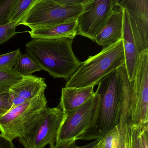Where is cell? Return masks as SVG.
Masks as SVG:
<instances>
[{"label":"cell","mask_w":148,"mask_h":148,"mask_svg":"<svg viewBox=\"0 0 148 148\" xmlns=\"http://www.w3.org/2000/svg\"><path fill=\"white\" fill-rule=\"evenodd\" d=\"M73 40L33 38L25 45V51L51 76L67 80L81 64L72 49Z\"/></svg>","instance_id":"6da1fadb"},{"label":"cell","mask_w":148,"mask_h":148,"mask_svg":"<svg viewBox=\"0 0 148 148\" xmlns=\"http://www.w3.org/2000/svg\"><path fill=\"white\" fill-rule=\"evenodd\" d=\"M97 84L96 92L100 95V101L96 117L77 140L101 139L119 124L121 86L117 69L100 80Z\"/></svg>","instance_id":"7a4b0ae2"},{"label":"cell","mask_w":148,"mask_h":148,"mask_svg":"<svg viewBox=\"0 0 148 148\" xmlns=\"http://www.w3.org/2000/svg\"><path fill=\"white\" fill-rule=\"evenodd\" d=\"M125 64L122 40L105 47L99 53L81 62L67 80L65 87L83 88L97 84L103 77Z\"/></svg>","instance_id":"3957f363"},{"label":"cell","mask_w":148,"mask_h":148,"mask_svg":"<svg viewBox=\"0 0 148 148\" xmlns=\"http://www.w3.org/2000/svg\"><path fill=\"white\" fill-rule=\"evenodd\" d=\"M48 108L44 93L11 108L0 116V131L13 141L23 137L47 114Z\"/></svg>","instance_id":"277c9868"},{"label":"cell","mask_w":148,"mask_h":148,"mask_svg":"<svg viewBox=\"0 0 148 148\" xmlns=\"http://www.w3.org/2000/svg\"><path fill=\"white\" fill-rule=\"evenodd\" d=\"M86 5L64 6L54 0H36L18 25L31 29L62 23L78 17Z\"/></svg>","instance_id":"5b68a950"},{"label":"cell","mask_w":148,"mask_h":148,"mask_svg":"<svg viewBox=\"0 0 148 148\" xmlns=\"http://www.w3.org/2000/svg\"><path fill=\"white\" fill-rule=\"evenodd\" d=\"M132 82L129 123L140 126L148 121V50L139 54L138 63Z\"/></svg>","instance_id":"8992f818"},{"label":"cell","mask_w":148,"mask_h":148,"mask_svg":"<svg viewBox=\"0 0 148 148\" xmlns=\"http://www.w3.org/2000/svg\"><path fill=\"white\" fill-rule=\"evenodd\" d=\"M100 96L94 95L80 107L66 114L59 130L55 143L69 140L77 141L93 124L96 117Z\"/></svg>","instance_id":"52a82bcc"},{"label":"cell","mask_w":148,"mask_h":148,"mask_svg":"<svg viewBox=\"0 0 148 148\" xmlns=\"http://www.w3.org/2000/svg\"><path fill=\"white\" fill-rule=\"evenodd\" d=\"M59 107L49 108L45 116L26 135L18 138L24 148H43L54 144L66 116Z\"/></svg>","instance_id":"ba28073f"},{"label":"cell","mask_w":148,"mask_h":148,"mask_svg":"<svg viewBox=\"0 0 148 148\" xmlns=\"http://www.w3.org/2000/svg\"><path fill=\"white\" fill-rule=\"evenodd\" d=\"M114 9L113 0H91L78 16L76 35L94 41Z\"/></svg>","instance_id":"9c48e42d"},{"label":"cell","mask_w":148,"mask_h":148,"mask_svg":"<svg viewBox=\"0 0 148 148\" xmlns=\"http://www.w3.org/2000/svg\"><path fill=\"white\" fill-rule=\"evenodd\" d=\"M124 9L117 7L114 9L107 23L98 34L94 41L105 47L123 39Z\"/></svg>","instance_id":"30bf717a"},{"label":"cell","mask_w":148,"mask_h":148,"mask_svg":"<svg viewBox=\"0 0 148 148\" xmlns=\"http://www.w3.org/2000/svg\"><path fill=\"white\" fill-rule=\"evenodd\" d=\"M121 86L120 113V121L117 125L120 142L118 148H125L124 136L126 126L129 123V109L130 107L132 82H129L125 68V64L117 69Z\"/></svg>","instance_id":"8fae6325"},{"label":"cell","mask_w":148,"mask_h":148,"mask_svg":"<svg viewBox=\"0 0 148 148\" xmlns=\"http://www.w3.org/2000/svg\"><path fill=\"white\" fill-rule=\"evenodd\" d=\"M123 42L125 55V68L129 80L131 82L135 74L139 53L132 33L127 12L125 9Z\"/></svg>","instance_id":"7c38bea8"},{"label":"cell","mask_w":148,"mask_h":148,"mask_svg":"<svg viewBox=\"0 0 148 148\" xmlns=\"http://www.w3.org/2000/svg\"><path fill=\"white\" fill-rule=\"evenodd\" d=\"M94 86L91 85L83 88H62L58 107L66 114L74 110L94 95Z\"/></svg>","instance_id":"4fadbf2b"},{"label":"cell","mask_w":148,"mask_h":148,"mask_svg":"<svg viewBox=\"0 0 148 148\" xmlns=\"http://www.w3.org/2000/svg\"><path fill=\"white\" fill-rule=\"evenodd\" d=\"M78 17L62 23L31 29L30 31H29V33L32 38L74 39L76 36Z\"/></svg>","instance_id":"5bb4252c"},{"label":"cell","mask_w":148,"mask_h":148,"mask_svg":"<svg viewBox=\"0 0 148 148\" xmlns=\"http://www.w3.org/2000/svg\"><path fill=\"white\" fill-rule=\"evenodd\" d=\"M47 88L45 79L36 76L29 75L10 87V94L30 100L45 92Z\"/></svg>","instance_id":"9a60e30c"},{"label":"cell","mask_w":148,"mask_h":148,"mask_svg":"<svg viewBox=\"0 0 148 148\" xmlns=\"http://www.w3.org/2000/svg\"><path fill=\"white\" fill-rule=\"evenodd\" d=\"M125 148H148V123L140 126L127 124L124 136Z\"/></svg>","instance_id":"2e32d148"},{"label":"cell","mask_w":148,"mask_h":148,"mask_svg":"<svg viewBox=\"0 0 148 148\" xmlns=\"http://www.w3.org/2000/svg\"><path fill=\"white\" fill-rule=\"evenodd\" d=\"M14 70L22 76L29 75L42 70L41 67L27 53H21Z\"/></svg>","instance_id":"e0dca14e"},{"label":"cell","mask_w":148,"mask_h":148,"mask_svg":"<svg viewBox=\"0 0 148 148\" xmlns=\"http://www.w3.org/2000/svg\"><path fill=\"white\" fill-rule=\"evenodd\" d=\"M14 68H0V94L9 92L11 86L22 79Z\"/></svg>","instance_id":"ac0fdd59"},{"label":"cell","mask_w":148,"mask_h":148,"mask_svg":"<svg viewBox=\"0 0 148 148\" xmlns=\"http://www.w3.org/2000/svg\"><path fill=\"white\" fill-rule=\"evenodd\" d=\"M36 0H17L12 10L10 17V22L17 23L20 22Z\"/></svg>","instance_id":"d6986e66"},{"label":"cell","mask_w":148,"mask_h":148,"mask_svg":"<svg viewBox=\"0 0 148 148\" xmlns=\"http://www.w3.org/2000/svg\"><path fill=\"white\" fill-rule=\"evenodd\" d=\"M120 142V134L117 126L111 130L100 139L97 148H118Z\"/></svg>","instance_id":"ffe728a7"},{"label":"cell","mask_w":148,"mask_h":148,"mask_svg":"<svg viewBox=\"0 0 148 148\" xmlns=\"http://www.w3.org/2000/svg\"><path fill=\"white\" fill-rule=\"evenodd\" d=\"M17 0H0V26L10 22L12 10Z\"/></svg>","instance_id":"44dd1931"},{"label":"cell","mask_w":148,"mask_h":148,"mask_svg":"<svg viewBox=\"0 0 148 148\" xmlns=\"http://www.w3.org/2000/svg\"><path fill=\"white\" fill-rule=\"evenodd\" d=\"M20 49L10 53L0 55V68H13L15 66L19 55Z\"/></svg>","instance_id":"7402d4cb"},{"label":"cell","mask_w":148,"mask_h":148,"mask_svg":"<svg viewBox=\"0 0 148 148\" xmlns=\"http://www.w3.org/2000/svg\"><path fill=\"white\" fill-rule=\"evenodd\" d=\"M17 23L13 22L0 26V45L7 42L17 34Z\"/></svg>","instance_id":"603a6c76"},{"label":"cell","mask_w":148,"mask_h":148,"mask_svg":"<svg viewBox=\"0 0 148 148\" xmlns=\"http://www.w3.org/2000/svg\"><path fill=\"white\" fill-rule=\"evenodd\" d=\"M100 140H94V141L82 146H77L76 141H67L50 145V148H96Z\"/></svg>","instance_id":"cb8c5ba5"},{"label":"cell","mask_w":148,"mask_h":148,"mask_svg":"<svg viewBox=\"0 0 148 148\" xmlns=\"http://www.w3.org/2000/svg\"><path fill=\"white\" fill-rule=\"evenodd\" d=\"M12 103L9 93L0 94V109L8 111L12 108Z\"/></svg>","instance_id":"d4e9b609"},{"label":"cell","mask_w":148,"mask_h":148,"mask_svg":"<svg viewBox=\"0 0 148 148\" xmlns=\"http://www.w3.org/2000/svg\"><path fill=\"white\" fill-rule=\"evenodd\" d=\"M55 1L64 6L86 5L91 0H54Z\"/></svg>","instance_id":"484cf974"},{"label":"cell","mask_w":148,"mask_h":148,"mask_svg":"<svg viewBox=\"0 0 148 148\" xmlns=\"http://www.w3.org/2000/svg\"><path fill=\"white\" fill-rule=\"evenodd\" d=\"M0 148H16L13 141L10 140L0 134Z\"/></svg>","instance_id":"4316f807"},{"label":"cell","mask_w":148,"mask_h":148,"mask_svg":"<svg viewBox=\"0 0 148 148\" xmlns=\"http://www.w3.org/2000/svg\"><path fill=\"white\" fill-rule=\"evenodd\" d=\"M10 95L11 101H12V108L23 104L28 101V100H26V99H24L21 97L18 96L10 94Z\"/></svg>","instance_id":"83f0119b"},{"label":"cell","mask_w":148,"mask_h":148,"mask_svg":"<svg viewBox=\"0 0 148 148\" xmlns=\"http://www.w3.org/2000/svg\"><path fill=\"white\" fill-rule=\"evenodd\" d=\"M113 1H114V8L115 9L116 8L117 5L119 4L123 0H113Z\"/></svg>","instance_id":"f1b7e54d"},{"label":"cell","mask_w":148,"mask_h":148,"mask_svg":"<svg viewBox=\"0 0 148 148\" xmlns=\"http://www.w3.org/2000/svg\"><path fill=\"white\" fill-rule=\"evenodd\" d=\"M6 112H7L6 110L1 109H0V116H2L3 114H4Z\"/></svg>","instance_id":"f546056e"},{"label":"cell","mask_w":148,"mask_h":148,"mask_svg":"<svg viewBox=\"0 0 148 148\" xmlns=\"http://www.w3.org/2000/svg\"></svg>","instance_id":"4dcf8cb0"}]
</instances>
